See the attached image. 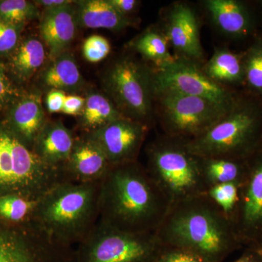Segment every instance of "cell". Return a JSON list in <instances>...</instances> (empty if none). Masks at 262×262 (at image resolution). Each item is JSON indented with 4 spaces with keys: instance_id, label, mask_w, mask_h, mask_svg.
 Listing matches in <instances>:
<instances>
[{
    "instance_id": "6da1fadb",
    "label": "cell",
    "mask_w": 262,
    "mask_h": 262,
    "mask_svg": "<svg viewBox=\"0 0 262 262\" xmlns=\"http://www.w3.org/2000/svg\"><path fill=\"white\" fill-rule=\"evenodd\" d=\"M170 204L145 167L111 166L100 182L98 222L130 233H156Z\"/></svg>"
},
{
    "instance_id": "7a4b0ae2",
    "label": "cell",
    "mask_w": 262,
    "mask_h": 262,
    "mask_svg": "<svg viewBox=\"0 0 262 262\" xmlns=\"http://www.w3.org/2000/svg\"><path fill=\"white\" fill-rule=\"evenodd\" d=\"M156 234L160 244L189 250L210 262H225L242 248L231 221L206 194L171 205Z\"/></svg>"
},
{
    "instance_id": "3957f363",
    "label": "cell",
    "mask_w": 262,
    "mask_h": 262,
    "mask_svg": "<svg viewBox=\"0 0 262 262\" xmlns=\"http://www.w3.org/2000/svg\"><path fill=\"white\" fill-rule=\"evenodd\" d=\"M99 182L59 183L37 202L32 221L63 246L82 242L98 223Z\"/></svg>"
},
{
    "instance_id": "277c9868",
    "label": "cell",
    "mask_w": 262,
    "mask_h": 262,
    "mask_svg": "<svg viewBox=\"0 0 262 262\" xmlns=\"http://www.w3.org/2000/svg\"><path fill=\"white\" fill-rule=\"evenodd\" d=\"M186 144L201 158L249 159L262 146L261 103L239 96L216 123Z\"/></svg>"
},
{
    "instance_id": "5b68a950",
    "label": "cell",
    "mask_w": 262,
    "mask_h": 262,
    "mask_svg": "<svg viewBox=\"0 0 262 262\" xmlns=\"http://www.w3.org/2000/svg\"><path fill=\"white\" fill-rule=\"evenodd\" d=\"M146 171L170 206L206 193L201 159L188 149L186 141L163 134L146 149Z\"/></svg>"
},
{
    "instance_id": "8992f818",
    "label": "cell",
    "mask_w": 262,
    "mask_h": 262,
    "mask_svg": "<svg viewBox=\"0 0 262 262\" xmlns=\"http://www.w3.org/2000/svg\"><path fill=\"white\" fill-rule=\"evenodd\" d=\"M64 181L63 171L45 163L0 122V195L17 194L37 201Z\"/></svg>"
},
{
    "instance_id": "52a82bcc",
    "label": "cell",
    "mask_w": 262,
    "mask_h": 262,
    "mask_svg": "<svg viewBox=\"0 0 262 262\" xmlns=\"http://www.w3.org/2000/svg\"><path fill=\"white\" fill-rule=\"evenodd\" d=\"M103 86L124 117L149 125L155 114L151 67L130 55H122L105 71Z\"/></svg>"
},
{
    "instance_id": "ba28073f",
    "label": "cell",
    "mask_w": 262,
    "mask_h": 262,
    "mask_svg": "<svg viewBox=\"0 0 262 262\" xmlns=\"http://www.w3.org/2000/svg\"><path fill=\"white\" fill-rule=\"evenodd\" d=\"M156 108L165 135L185 141L204 134L225 115L214 103L170 89H155Z\"/></svg>"
},
{
    "instance_id": "9c48e42d",
    "label": "cell",
    "mask_w": 262,
    "mask_h": 262,
    "mask_svg": "<svg viewBox=\"0 0 262 262\" xmlns=\"http://www.w3.org/2000/svg\"><path fill=\"white\" fill-rule=\"evenodd\" d=\"M160 246L156 233H130L98 222L78 244L74 262H154Z\"/></svg>"
},
{
    "instance_id": "30bf717a",
    "label": "cell",
    "mask_w": 262,
    "mask_h": 262,
    "mask_svg": "<svg viewBox=\"0 0 262 262\" xmlns=\"http://www.w3.org/2000/svg\"><path fill=\"white\" fill-rule=\"evenodd\" d=\"M69 253L34 221L12 224L0 219V262H67Z\"/></svg>"
},
{
    "instance_id": "8fae6325",
    "label": "cell",
    "mask_w": 262,
    "mask_h": 262,
    "mask_svg": "<svg viewBox=\"0 0 262 262\" xmlns=\"http://www.w3.org/2000/svg\"><path fill=\"white\" fill-rule=\"evenodd\" d=\"M151 68L155 89L173 90L204 98L225 110H230L239 96L234 89L213 82L195 62L176 58L170 63Z\"/></svg>"
},
{
    "instance_id": "7c38bea8",
    "label": "cell",
    "mask_w": 262,
    "mask_h": 262,
    "mask_svg": "<svg viewBox=\"0 0 262 262\" xmlns=\"http://www.w3.org/2000/svg\"><path fill=\"white\" fill-rule=\"evenodd\" d=\"M230 221L242 247L262 249V146L248 160L247 173L239 184L238 202Z\"/></svg>"
},
{
    "instance_id": "4fadbf2b",
    "label": "cell",
    "mask_w": 262,
    "mask_h": 262,
    "mask_svg": "<svg viewBox=\"0 0 262 262\" xmlns=\"http://www.w3.org/2000/svg\"><path fill=\"white\" fill-rule=\"evenodd\" d=\"M147 132V125L122 117L84 135L101 148L111 166H115L138 161Z\"/></svg>"
},
{
    "instance_id": "5bb4252c",
    "label": "cell",
    "mask_w": 262,
    "mask_h": 262,
    "mask_svg": "<svg viewBox=\"0 0 262 262\" xmlns=\"http://www.w3.org/2000/svg\"><path fill=\"white\" fill-rule=\"evenodd\" d=\"M177 58L204 63L200 20L195 10L185 3H175L164 12L160 26Z\"/></svg>"
},
{
    "instance_id": "9a60e30c",
    "label": "cell",
    "mask_w": 262,
    "mask_h": 262,
    "mask_svg": "<svg viewBox=\"0 0 262 262\" xmlns=\"http://www.w3.org/2000/svg\"><path fill=\"white\" fill-rule=\"evenodd\" d=\"M6 111L3 123L32 149L34 141L47 122L41 96L23 92L10 103Z\"/></svg>"
},
{
    "instance_id": "2e32d148",
    "label": "cell",
    "mask_w": 262,
    "mask_h": 262,
    "mask_svg": "<svg viewBox=\"0 0 262 262\" xmlns=\"http://www.w3.org/2000/svg\"><path fill=\"white\" fill-rule=\"evenodd\" d=\"M111 168L101 148L85 135L75 139L63 168L66 179L74 182H99Z\"/></svg>"
},
{
    "instance_id": "e0dca14e",
    "label": "cell",
    "mask_w": 262,
    "mask_h": 262,
    "mask_svg": "<svg viewBox=\"0 0 262 262\" xmlns=\"http://www.w3.org/2000/svg\"><path fill=\"white\" fill-rule=\"evenodd\" d=\"M203 4L215 28L226 37L242 39L254 31V15L244 2L206 0Z\"/></svg>"
},
{
    "instance_id": "ac0fdd59",
    "label": "cell",
    "mask_w": 262,
    "mask_h": 262,
    "mask_svg": "<svg viewBox=\"0 0 262 262\" xmlns=\"http://www.w3.org/2000/svg\"><path fill=\"white\" fill-rule=\"evenodd\" d=\"M75 2L61 8L45 10L39 25L41 37L52 59L67 51L75 39L77 23Z\"/></svg>"
},
{
    "instance_id": "d6986e66",
    "label": "cell",
    "mask_w": 262,
    "mask_h": 262,
    "mask_svg": "<svg viewBox=\"0 0 262 262\" xmlns=\"http://www.w3.org/2000/svg\"><path fill=\"white\" fill-rule=\"evenodd\" d=\"M75 139L72 131L61 122H47L34 141L32 149L45 163L63 172Z\"/></svg>"
},
{
    "instance_id": "ffe728a7",
    "label": "cell",
    "mask_w": 262,
    "mask_h": 262,
    "mask_svg": "<svg viewBox=\"0 0 262 262\" xmlns=\"http://www.w3.org/2000/svg\"><path fill=\"white\" fill-rule=\"evenodd\" d=\"M75 5L77 25L84 28L117 32L134 25V20L122 15L110 0H82Z\"/></svg>"
},
{
    "instance_id": "44dd1931",
    "label": "cell",
    "mask_w": 262,
    "mask_h": 262,
    "mask_svg": "<svg viewBox=\"0 0 262 262\" xmlns=\"http://www.w3.org/2000/svg\"><path fill=\"white\" fill-rule=\"evenodd\" d=\"M46 59V51L40 40L34 37L21 39L18 47L5 63L12 80L27 82L40 69Z\"/></svg>"
},
{
    "instance_id": "7402d4cb",
    "label": "cell",
    "mask_w": 262,
    "mask_h": 262,
    "mask_svg": "<svg viewBox=\"0 0 262 262\" xmlns=\"http://www.w3.org/2000/svg\"><path fill=\"white\" fill-rule=\"evenodd\" d=\"M202 69L211 80L225 87L244 84V56L227 48H215Z\"/></svg>"
},
{
    "instance_id": "603a6c76",
    "label": "cell",
    "mask_w": 262,
    "mask_h": 262,
    "mask_svg": "<svg viewBox=\"0 0 262 262\" xmlns=\"http://www.w3.org/2000/svg\"><path fill=\"white\" fill-rule=\"evenodd\" d=\"M43 84L51 90L77 93L83 89L84 80L73 55L66 51L53 59L43 72Z\"/></svg>"
},
{
    "instance_id": "cb8c5ba5",
    "label": "cell",
    "mask_w": 262,
    "mask_h": 262,
    "mask_svg": "<svg viewBox=\"0 0 262 262\" xmlns=\"http://www.w3.org/2000/svg\"><path fill=\"white\" fill-rule=\"evenodd\" d=\"M78 117L79 125L84 134L98 130L125 117L106 94L95 91L88 94Z\"/></svg>"
},
{
    "instance_id": "d4e9b609",
    "label": "cell",
    "mask_w": 262,
    "mask_h": 262,
    "mask_svg": "<svg viewBox=\"0 0 262 262\" xmlns=\"http://www.w3.org/2000/svg\"><path fill=\"white\" fill-rule=\"evenodd\" d=\"M201 159L202 173L208 188L227 183L241 184L247 173L249 159L226 158H201Z\"/></svg>"
},
{
    "instance_id": "484cf974",
    "label": "cell",
    "mask_w": 262,
    "mask_h": 262,
    "mask_svg": "<svg viewBox=\"0 0 262 262\" xmlns=\"http://www.w3.org/2000/svg\"><path fill=\"white\" fill-rule=\"evenodd\" d=\"M130 47L154 67L170 63L176 57L170 53L168 39L160 26L150 27L130 43Z\"/></svg>"
},
{
    "instance_id": "4316f807",
    "label": "cell",
    "mask_w": 262,
    "mask_h": 262,
    "mask_svg": "<svg viewBox=\"0 0 262 262\" xmlns=\"http://www.w3.org/2000/svg\"><path fill=\"white\" fill-rule=\"evenodd\" d=\"M37 201L17 194L0 195V219L12 224L32 221Z\"/></svg>"
},
{
    "instance_id": "83f0119b",
    "label": "cell",
    "mask_w": 262,
    "mask_h": 262,
    "mask_svg": "<svg viewBox=\"0 0 262 262\" xmlns=\"http://www.w3.org/2000/svg\"><path fill=\"white\" fill-rule=\"evenodd\" d=\"M243 56L244 85L256 97L262 98V37L256 38Z\"/></svg>"
},
{
    "instance_id": "f1b7e54d",
    "label": "cell",
    "mask_w": 262,
    "mask_h": 262,
    "mask_svg": "<svg viewBox=\"0 0 262 262\" xmlns=\"http://www.w3.org/2000/svg\"><path fill=\"white\" fill-rule=\"evenodd\" d=\"M39 15L35 3L27 0H0V20L13 24H26Z\"/></svg>"
},
{
    "instance_id": "f546056e",
    "label": "cell",
    "mask_w": 262,
    "mask_h": 262,
    "mask_svg": "<svg viewBox=\"0 0 262 262\" xmlns=\"http://www.w3.org/2000/svg\"><path fill=\"white\" fill-rule=\"evenodd\" d=\"M239 184L236 183L217 184L208 187L206 196L214 203L230 220L239 198Z\"/></svg>"
},
{
    "instance_id": "4dcf8cb0",
    "label": "cell",
    "mask_w": 262,
    "mask_h": 262,
    "mask_svg": "<svg viewBox=\"0 0 262 262\" xmlns=\"http://www.w3.org/2000/svg\"><path fill=\"white\" fill-rule=\"evenodd\" d=\"M25 25L7 23L0 20V59L8 58L18 47Z\"/></svg>"
},
{
    "instance_id": "1f68e13d",
    "label": "cell",
    "mask_w": 262,
    "mask_h": 262,
    "mask_svg": "<svg viewBox=\"0 0 262 262\" xmlns=\"http://www.w3.org/2000/svg\"><path fill=\"white\" fill-rule=\"evenodd\" d=\"M154 262H210L198 253L175 246L161 245Z\"/></svg>"
},
{
    "instance_id": "d6a6232c",
    "label": "cell",
    "mask_w": 262,
    "mask_h": 262,
    "mask_svg": "<svg viewBox=\"0 0 262 262\" xmlns=\"http://www.w3.org/2000/svg\"><path fill=\"white\" fill-rule=\"evenodd\" d=\"M22 93L10 77L4 62L0 59V113L6 110Z\"/></svg>"
},
{
    "instance_id": "836d02e7",
    "label": "cell",
    "mask_w": 262,
    "mask_h": 262,
    "mask_svg": "<svg viewBox=\"0 0 262 262\" xmlns=\"http://www.w3.org/2000/svg\"><path fill=\"white\" fill-rule=\"evenodd\" d=\"M111 51V46L106 38L92 35L85 39L82 47L84 58L91 63L101 61Z\"/></svg>"
},
{
    "instance_id": "e575fe53",
    "label": "cell",
    "mask_w": 262,
    "mask_h": 262,
    "mask_svg": "<svg viewBox=\"0 0 262 262\" xmlns=\"http://www.w3.org/2000/svg\"><path fill=\"white\" fill-rule=\"evenodd\" d=\"M85 98L75 95L66 96L62 112L69 115H78L83 108Z\"/></svg>"
},
{
    "instance_id": "d590c367",
    "label": "cell",
    "mask_w": 262,
    "mask_h": 262,
    "mask_svg": "<svg viewBox=\"0 0 262 262\" xmlns=\"http://www.w3.org/2000/svg\"><path fill=\"white\" fill-rule=\"evenodd\" d=\"M66 93L57 90H51L46 97V104L48 111L51 113L62 111L64 103Z\"/></svg>"
},
{
    "instance_id": "8d00e7d4",
    "label": "cell",
    "mask_w": 262,
    "mask_h": 262,
    "mask_svg": "<svg viewBox=\"0 0 262 262\" xmlns=\"http://www.w3.org/2000/svg\"><path fill=\"white\" fill-rule=\"evenodd\" d=\"M110 2L122 15L132 20L134 19L131 18V15L135 13L140 5V2L137 0H110Z\"/></svg>"
},
{
    "instance_id": "74e56055",
    "label": "cell",
    "mask_w": 262,
    "mask_h": 262,
    "mask_svg": "<svg viewBox=\"0 0 262 262\" xmlns=\"http://www.w3.org/2000/svg\"><path fill=\"white\" fill-rule=\"evenodd\" d=\"M232 262H262V249L247 247L244 253Z\"/></svg>"
},
{
    "instance_id": "f35d334b",
    "label": "cell",
    "mask_w": 262,
    "mask_h": 262,
    "mask_svg": "<svg viewBox=\"0 0 262 262\" xmlns=\"http://www.w3.org/2000/svg\"><path fill=\"white\" fill-rule=\"evenodd\" d=\"M34 3L38 5L42 6L45 10L53 9V8H61L72 4L75 1H69V0H39Z\"/></svg>"
},
{
    "instance_id": "ab89813d",
    "label": "cell",
    "mask_w": 262,
    "mask_h": 262,
    "mask_svg": "<svg viewBox=\"0 0 262 262\" xmlns=\"http://www.w3.org/2000/svg\"><path fill=\"white\" fill-rule=\"evenodd\" d=\"M261 3H262V2H261ZM261 4H262V3H261Z\"/></svg>"
}]
</instances>
